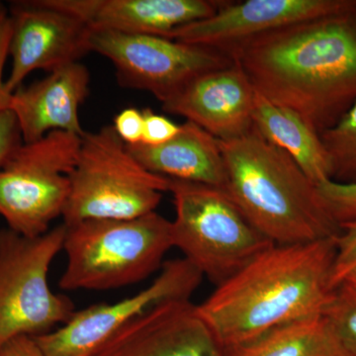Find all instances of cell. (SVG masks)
I'll return each mask as SVG.
<instances>
[{
    "mask_svg": "<svg viewBox=\"0 0 356 356\" xmlns=\"http://www.w3.org/2000/svg\"><path fill=\"white\" fill-rule=\"evenodd\" d=\"M225 53L259 95L318 134L356 102V9L285 26Z\"/></svg>",
    "mask_w": 356,
    "mask_h": 356,
    "instance_id": "cell-1",
    "label": "cell"
},
{
    "mask_svg": "<svg viewBox=\"0 0 356 356\" xmlns=\"http://www.w3.org/2000/svg\"><path fill=\"white\" fill-rule=\"evenodd\" d=\"M336 236L273 245L216 290L199 314L222 348L247 343L280 325L323 316L334 293Z\"/></svg>",
    "mask_w": 356,
    "mask_h": 356,
    "instance_id": "cell-2",
    "label": "cell"
},
{
    "mask_svg": "<svg viewBox=\"0 0 356 356\" xmlns=\"http://www.w3.org/2000/svg\"><path fill=\"white\" fill-rule=\"evenodd\" d=\"M226 163V191L250 222L274 245L334 238L341 228L321 202L317 185L284 151L252 129L219 140Z\"/></svg>",
    "mask_w": 356,
    "mask_h": 356,
    "instance_id": "cell-3",
    "label": "cell"
},
{
    "mask_svg": "<svg viewBox=\"0 0 356 356\" xmlns=\"http://www.w3.org/2000/svg\"><path fill=\"white\" fill-rule=\"evenodd\" d=\"M67 291H106L136 284L161 268L173 248L172 222L154 212L133 219L86 220L67 226Z\"/></svg>",
    "mask_w": 356,
    "mask_h": 356,
    "instance_id": "cell-4",
    "label": "cell"
},
{
    "mask_svg": "<svg viewBox=\"0 0 356 356\" xmlns=\"http://www.w3.org/2000/svg\"><path fill=\"white\" fill-rule=\"evenodd\" d=\"M63 219L67 226L98 219H133L154 212L170 180L146 170L105 126L81 137Z\"/></svg>",
    "mask_w": 356,
    "mask_h": 356,
    "instance_id": "cell-5",
    "label": "cell"
},
{
    "mask_svg": "<svg viewBox=\"0 0 356 356\" xmlns=\"http://www.w3.org/2000/svg\"><path fill=\"white\" fill-rule=\"evenodd\" d=\"M170 180L168 191L177 213L172 222L173 247L217 286L274 245L250 222L226 189Z\"/></svg>",
    "mask_w": 356,
    "mask_h": 356,
    "instance_id": "cell-6",
    "label": "cell"
},
{
    "mask_svg": "<svg viewBox=\"0 0 356 356\" xmlns=\"http://www.w3.org/2000/svg\"><path fill=\"white\" fill-rule=\"evenodd\" d=\"M65 229L60 225L37 238L0 229V348L16 337L53 331L74 315L72 300L51 291L48 280Z\"/></svg>",
    "mask_w": 356,
    "mask_h": 356,
    "instance_id": "cell-7",
    "label": "cell"
},
{
    "mask_svg": "<svg viewBox=\"0 0 356 356\" xmlns=\"http://www.w3.org/2000/svg\"><path fill=\"white\" fill-rule=\"evenodd\" d=\"M81 142L74 134L54 131L23 143L7 159L0 168V217L7 229L37 238L63 216Z\"/></svg>",
    "mask_w": 356,
    "mask_h": 356,
    "instance_id": "cell-8",
    "label": "cell"
},
{
    "mask_svg": "<svg viewBox=\"0 0 356 356\" xmlns=\"http://www.w3.org/2000/svg\"><path fill=\"white\" fill-rule=\"evenodd\" d=\"M91 51L111 60L119 84L152 93L161 103L206 72L233 64L228 54L147 34L93 31Z\"/></svg>",
    "mask_w": 356,
    "mask_h": 356,
    "instance_id": "cell-9",
    "label": "cell"
},
{
    "mask_svg": "<svg viewBox=\"0 0 356 356\" xmlns=\"http://www.w3.org/2000/svg\"><path fill=\"white\" fill-rule=\"evenodd\" d=\"M203 274L185 259L163 262L149 286L114 304L79 312L60 329L33 337L44 356H95L114 334L147 309L170 299H191Z\"/></svg>",
    "mask_w": 356,
    "mask_h": 356,
    "instance_id": "cell-10",
    "label": "cell"
},
{
    "mask_svg": "<svg viewBox=\"0 0 356 356\" xmlns=\"http://www.w3.org/2000/svg\"><path fill=\"white\" fill-rule=\"evenodd\" d=\"M9 13L13 64L6 86L11 93L35 70L51 72L79 63L91 51L92 29L76 16L47 6L43 0L14 2Z\"/></svg>",
    "mask_w": 356,
    "mask_h": 356,
    "instance_id": "cell-11",
    "label": "cell"
},
{
    "mask_svg": "<svg viewBox=\"0 0 356 356\" xmlns=\"http://www.w3.org/2000/svg\"><path fill=\"white\" fill-rule=\"evenodd\" d=\"M356 9V0L224 1L210 17L173 30L166 38L222 51L285 26Z\"/></svg>",
    "mask_w": 356,
    "mask_h": 356,
    "instance_id": "cell-12",
    "label": "cell"
},
{
    "mask_svg": "<svg viewBox=\"0 0 356 356\" xmlns=\"http://www.w3.org/2000/svg\"><path fill=\"white\" fill-rule=\"evenodd\" d=\"M95 356H224L191 299L165 300L134 318Z\"/></svg>",
    "mask_w": 356,
    "mask_h": 356,
    "instance_id": "cell-13",
    "label": "cell"
},
{
    "mask_svg": "<svg viewBox=\"0 0 356 356\" xmlns=\"http://www.w3.org/2000/svg\"><path fill=\"white\" fill-rule=\"evenodd\" d=\"M257 90L234 60L201 74L163 104L166 113L184 117L221 142L238 139L254 129Z\"/></svg>",
    "mask_w": 356,
    "mask_h": 356,
    "instance_id": "cell-14",
    "label": "cell"
},
{
    "mask_svg": "<svg viewBox=\"0 0 356 356\" xmlns=\"http://www.w3.org/2000/svg\"><path fill=\"white\" fill-rule=\"evenodd\" d=\"M83 20L93 31L168 37L179 27L206 19L224 0H43Z\"/></svg>",
    "mask_w": 356,
    "mask_h": 356,
    "instance_id": "cell-15",
    "label": "cell"
},
{
    "mask_svg": "<svg viewBox=\"0 0 356 356\" xmlns=\"http://www.w3.org/2000/svg\"><path fill=\"white\" fill-rule=\"evenodd\" d=\"M88 67L74 63L49 72L41 81L13 93L10 110L19 124L23 143L37 142L54 131L83 137L79 107L89 93Z\"/></svg>",
    "mask_w": 356,
    "mask_h": 356,
    "instance_id": "cell-16",
    "label": "cell"
},
{
    "mask_svg": "<svg viewBox=\"0 0 356 356\" xmlns=\"http://www.w3.org/2000/svg\"><path fill=\"white\" fill-rule=\"evenodd\" d=\"M127 147L154 175L226 189L228 177L219 140L191 121H185L177 135L161 146Z\"/></svg>",
    "mask_w": 356,
    "mask_h": 356,
    "instance_id": "cell-17",
    "label": "cell"
},
{
    "mask_svg": "<svg viewBox=\"0 0 356 356\" xmlns=\"http://www.w3.org/2000/svg\"><path fill=\"white\" fill-rule=\"evenodd\" d=\"M252 122L255 130L289 154L313 184L331 180L329 158L320 134L298 114L268 102L257 92Z\"/></svg>",
    "mask_w": 356,
    "mask_h": 356,
    "instance_id": "cell-18",
    "label": "cell"
},
{
    "mask_svg": "<svg viewBox=\"0 0 356 356\" xmlns=\"http://www.w3.org/2000/svg\"><path fill=\"white\" fill-rule=\"evenodd\" d=\"M224 356H348L324 316L296 321L252 341L224 348Z\"/></svg>",
    "mask_w": 356,
    "mask_h": 356,
    "instance_id": "cell-19",
    "label": "cell"
},
{
    "mask_svg": "<svg viewBox=\"0 0 356 356\" xmlns=\"http://www.w3.org/2000/svg\"><path fill=\"white\" fill-rule=\"evenodd\" d=\"M329 158L331 180L356 182V102L332 127L320 133Z\"/></svg>",
    "mask_w": 356,
    "mask_h": 356,
    "instance_id": "cell-20",
    "label": "cell"
},
{
    "mask_svg": "<svg viewBox=\"0 0 356 356\" xmlns=\"http://www.w3.org/2000/svg\"><path fill=\"white\" fill-rule=\"evenodd\" d=\"M323 316L330 323L348 356H356V289L339 284Z\"/></svg>",
    "mask_w": 356,
    "mask_h": 356,
    "instance_id": "cell-21",
    "label": "cell"
},
{
    "mask_svg": "<svg viewBox=\"0 0 356 356\" xmlns=\"http://www.w3.org/2000/svg\"><path fill=\"white\" fill-rule=\"evenodd\" d=\"M317 191L327 214L339 228L356 222V182L339 184L327 180L317 185Z\"/></svg>",
    "mask_w": 356,
    "mask_h": 356,
    "instance_id": "cell-22",
    "label": "cell"
},
{
    "mask_svg": "<svg viewBox=\"0 0 356 356\" xmlns=\"http://www.w3.org/2000/svg\"><path fill=\"white\" fill-rule=\"evenodd\" d=\"M336 243L337 254L332 273L334 289L356 266V222L341 226V232L336 236Z\"/></svg>",
    "mask_w": 356,
    "mask_h": 356,
    "instance_id": "cell-23",
    "label": "cell"
},
{
    "mask_svg": "<svg viewBox=\"0 0 356 356\" xmlns=\"http://www.w3.org/2000/svg\"><path fill=\"white\" fill-rule=\"evenodd\" d=\"M143 114L144 128L140 144L161 146L172 140L179 131L180 125H177L163 115L154 113L153 110L145 109Z\"/></svg>",
    "mask_w": 356,
    "mask_h": 356,
    "instance_id": "cell-24",
    "label": "cell"
},
{
    "mask_svg": "<svg viewBox=\"0 0 356 356\" xmlns=\"http://www.w3.org/2000/svg\"><path fill=\"white\" fill-rule=\"evenodd\" d=\"M13 33V20L6 6L0 4V112L10 109L13 93L8 90L3 79L4 65L9 56V44Z\"/></svg>",
    "mask_w": 356,
    "mask_h": 356,
    "instance_id": "cell-25",
    "label": "cell"
},
{
    "mask_svg": "<svg viewBox=\"0 0 356 356\" xmlns=\"http://www.w3.org/2000/svg\"><path fill=\"white\" fill-rule=\"evenodd\" d=\"M113 128L117 135L127 146L140 144L144 128L143 111L135 107L122 110L114 118Z\"/></svg>",
    "mask_w": 356,
    "mask_h": 356,
    "instance_id": "cell-26",
    "label": "cell"
},
{
    "mask_svg": "<svg viewBox=\"0 0 356 356\" xmlns=\"http://www.w3.org/2000/svg\"><path fill=\"white\" fill-rule=\"evenodd\" d=\"M23 144L19 124L10 109L0 112V168Z\"/></svg>",
    "mask_w": 356,
    "mask_h": 356,
    "instance_id": "cell-27",
    "label": "cell"
},
{
    "mask_svg": "<svg viewBox=\"0 0 356 356\" xmlns=\"http://www.w3.org/2000/svg\"><path fill=\"white\" fill-rule=\"evenodd\" d=\"M0 356H44L34 337H16L0 348Z\"/></svg>",
    "mask_w": 356,
    "mask_h": 356,
    "instance_id": "cell-28",
    "label": "cell"
},
{
    "mask_svg": "<svg viewBox=\"0 0 356 356\" xmlns=\"http://www.w3.org/2000/svg\"><path fill=\"white\" fill-rule=\"evenodd\" d=\"M341 283H343V284L348 285V286L355 288L356 289V266L355 268L351 269L350 273L346 274V276H344V278L343 281H341Z\"/></svg>",
    "mask_w": 356,
    "mask_h": 356,
    "instance_id": "cell-29",
    "label": "cell"
}]
</instances>
